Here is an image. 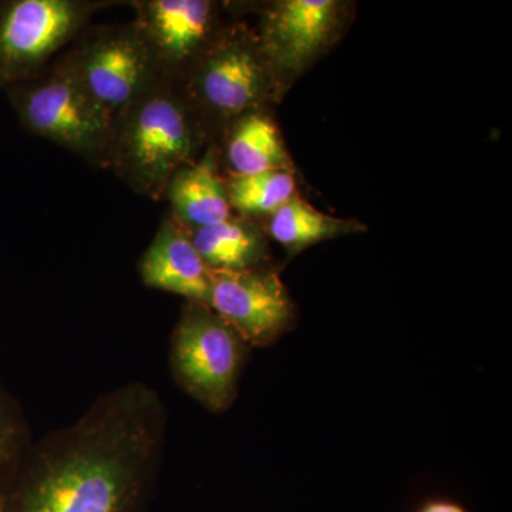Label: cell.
Here are the masks:
<instances>
[{"mask_svg":"<svg viewBox=\"0 0 512 512\" xmlns=\"http://www.w3.org/2000/svg\"><path fill=\"white\" fill-rule=\"evenodd\" d=\"M343 8L335 0H284L266 10L258 35L275 86L308 66L335 39Z\"/></svg>","mask_w":512,"mask_h":512,"instance_id":"10","label":"cell"},{"mask_svg":"<svg viewBox=\"0 0 512 512\" xmlns=\"http://www.w3.org/2000/svg\"><path fill=\"white\" fill-rule=\"evenodd\" d=\"M187 232L210 269L259 268L265 261L264 238L248 222L231 217L220 224Z\"/></svg>","mask_w":512,"mask_h":512,"instance_id":"14","label":"cell"},{"mask_svg":"<svg viewBox=\"0 0 512 512\" xmlns=\"http://www.w3.org/2000/svg\"><path fill=\"white\" fill-rule=\"evenodd\" d=\"M207 306L255 348L272 345L293 318L291 298L281 278L262 266L210 269Z\"/></svg>","mask_w":512,"mask_h":512,"instance_id":"9","label":"cell"},{"mask_svg":"<svg viewBox=\"0 0 512 512\" xmlns=\"http://www.w3.org/2000/svg\"><path fill=\"white\" fill-rule=\"evenodd\" d=\"M268 228L269 235L291 252L362 229L355 221L330 217L295 198L271 214Z\"/></svg>","mask_w":512,"mask_h":512,"instance_id":"15","label":"cell"},{"mask_svg":"<svg viewBox=\"0 0 512 512\" xmlns=\"http://www.w3.org/2000/svg\"><path fill=\"white\" fill-rule=\"evenodd\" d=\"M225 187L231 210L245 217L274 214L295 194V180L289 171L235 175Z\"/></svg>","mask_w":512,"mask_h":512,"instance_id":"16","label":"cell"},{"mask_svg":"<svg viewBox=\"0 0 512 512\" xmlns=\"http://www.w3.org/2000/svg\"><path fill=\"white\" fill-rule=\"evenodd\" d=\"M227 127V160L235 175L288 171V154L268 116L254 111Z\"/></svg>","mask_w":512,"mask_h":512,"instance_id":"13","label":"cell"},{"mask_svg":"<svg viewBox=\"0 0 512 512\" xmlns=\"http://www.w3.org/2000/svg\"><path fill=\"white\" fill-rule=\"evenodd\" d=\"M64 57L84 89L114 120L165 82L131 22L84 29Z\"/></svg>","mask_w":512,"mask_h":512,"instance_id":"7","label":"cell"},{"mask_svg":"<svg viewBox=\"0 0 512 512\" xmlns=\"http://www.w3.org/2000/svg\"><path fill=\"white\" fill-rule=\"evenodd\" d=\"M248 348L210 306L187 302L171 335V375L205 409L225 412L237 399Z\"/></svg>","mask_w":512,"mask_h":512,"instance_id":"5","label":"cell"},{"mask_svg":"<svg viewBox=\"0 0 512 512\" xmlns=\"http://www.w3.org/2000/svg\"><path fill=\"white\" fill-rule=\"evenodd\" d=\"M420 512H466L463 508L458 507V505L453 503H444V501H439V503H431L426 505Z\"/></svg>","mask_w":512,"mask_h":512,"instance_id":"18","label":"cell"},{"mask_svg":"<svg viewBox=\"0 0 512 512\" xmlns=\"http://www.w3.org/2000/svg\"><path fill=\"white\" fill-rule=\"evenodd\" d=\"M178 86L208 127L259 111L275 82L258 36L234 26L221 30Z\"/></svg>","mask_w":512,"mask_h":512,"instance_id":"4","label":"cell"},{"mask_svg":"<svg viewBox=\"0 0 512 512\" xmlns=\"http://www.w3.org/2000/svg\"><path fill=\"white\" fill-rule=\"evenodd\" d=\"M138 274L147 288L207 305L210 268L192 245L187 229L173 217L164 218L138 262Z\"/></svg>","mask_w":512,"mask_h":512,"instance_id":"11","label":"cell"},{"mask_svg":"<svg viewBox=\"0 0 512 512\" xmlns=\"http://www.w3.org/2000/svg\"><path fill=\"white\" fill-rule=\"evenodd\" d=\"M32 443L22 404L0 380V491L9 487Z\"/></svg>","mask_w":512,"mask_h":512,"instance_id":"17","label":"cell"},{"mask_svg":"<svg viewBox=\"0 0 512 512\" xmlns=\"http://www.w3.org/2000/svg\"><path fill=\"white\" fill-rule=\"evenodd\" d=\"M167 410L130 382L33 441L6 488L8 512H138L163 463Z\"/></svg>","mask_w":512,"mask_h":512,"instance_id":"1","label":"cell"},{"mask_svg":"<svg viewBox=\"0 0 512 512\" xmlns=\"http://www.w3.org/2000/svg\"><path fill=\"white\" fill-rule=\"evenodd\" d=\"M0 512H8V504H6V490L0 491Z\"/></svg>","mask_w":512,"mask_h":512,"instance_id":"19","label":"cell"},{"mask_svg":"<svg viewBox=\"0 0 512 512\" xmlns=\"http://www.w3.org/2000/svg\"><path fill=\"white\" fill-rule=\"evenodd\" d=\"M134 28L165 82L178 84L220 35L217 3L210 0L131 2Z\"/></svg>","mask_w":512,"mask_h":512,"instance_id":"8","label":"cell"},{"mask_svg":"<svg viewBox=\"0 0 512 512\" xmlns=\"http://www.w3.org/2000/svg\"><path fill=\"white\" fill-rule=\"evenodd\" d=\"M164 198L170 201L171 217L185 229L211 227L231 218L227 187L218 174L214 148L175 175Z\"/></svg>","mask_w":512,"mask_h":512,"instance_id":"12","label":"cell"},{"mask_svg":"<svg viewBox=\"0 0 512 512\" xmlns=\"http://www.w3.org/2000/svg\"><path fill=\"white\" fill-rule=\"evenodd\" d=\"M207 131L180 86L161 82L117 117L109 168L138 195L163 200L175 175L197 163Z\"/></svg>","mask_w":512,"mask_h":512,"instance_id":"2","label":"cell"},{"mask_svg":"<svg viewBox=\"0 0 512 512\" xmlns=\"http://www.w3.org/2000/svg\"><path fill=\"white\" fill-rule=\"evenodd\" d=\"M20 124L37 137L109 168L116 120L84 89L64 55L36 76L6 90Z\"/></svg>","mask_w":512,"mask_h":512,"instance_id":"3","label":"cell"},{"mask_svg":"<svg viewBox=\"0 0 512 512\" xmlns=\"http://www.w3.org/2000/svg\"><path fill=\"white\" fill-rule=\"evenodd\" d=\"M103 6L89 0L0 3V89L9 90L45 72Z\"/></svg>","mask_w":512,"mask_h":512,"instance_id":"6","label":"cell"}]
</instances>
